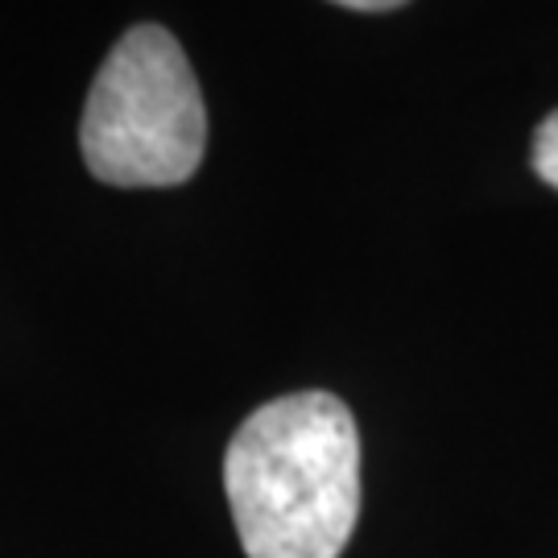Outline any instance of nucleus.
<instances>
[{"label":"nucleus","instance_id":"obj_1","mask_svg":"<svg viewBox=\"0 0 558 558\" xmlns=\"http://www.w3.org/2000/svg\"><path fill=\"white\" fill-rule=\"evenodd\" d=\"M223 488L248 558H339L360 518V430L323 389L290 393L240 426Z\"/></svg>","mask_w":558,"mask_h":558},{"label":"nucleus","instance_id":"obj_4","mask_svg":"<svg viewBox=\"0 0 558 558\" xmlns=\"http://www.w3.org/2000/svg\"><path fill=\"white\" fill-rule=\"evenodd\" d=\"M348 13H393L398 0H343Z\"/></svg>","mask_w":558,"mask_h":558},{"label":"nucleus","instance_id":"obj_2","mask_svg":"<svg viewBox=\"0 0 558 558\" xmlns=\"http://www.w3.org/2000/svg\"><path fill=\"white\" fill-rule=\"evenodd\" d=\"M80 149L108 186H179L199 170L207 108L170 29L133 25L108 50L87 92Z\"/></svg>","mask_w":558,"mask_h":558},{"label":"nucleus","instance_id":"obj_3","mask_svg":"<svg viewBox=\"0 0 558 558\" xmlns=\"http://www.w3.org/2000/svg\"><path fill=\"white\" fill-rule=\"evenodd\" d=\"M530 166H534V174H538L546 186H555L558 191V112H550V117L534 129V154H530Z\"/></svg>","mask_w":558,"mask_h":558}]
</instances>
